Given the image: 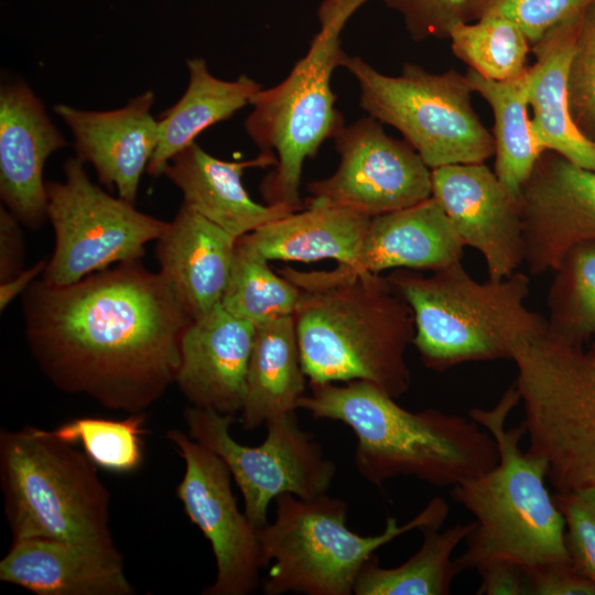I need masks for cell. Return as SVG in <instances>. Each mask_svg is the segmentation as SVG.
I'll return each instance as SVG.
<instances>
[{
  "instance_id": "1",
  "label": "cell",
  "mask_w": 595,
  "mask_h": 595,
  "mask_svg": "<svg viewBox=\"0 0 595 595\" xmlns=\"http://www.w3.org/2000/svg\"><path fill=\"white\" fill-rule=\"evenodd\" d=\"M34 360L60 390L144 413L175 382L193 321L170 284L140 260L66 285L43 278L21 295Z\"/></svg>"
},
{
  "instance_id": "2",
  "label": "cell",
  "mask_w": 595,
  "mask_h": 595,
  "mask_svg": "<svg viewBox=\"0 0 595 595\" xmlns=\"http://www.w3.org/2000/svg\"><path fill=\"white\" fill-rule=\"evenodd\" d=\"M300 289L294 312L310 385L364 380L398 399L411 385V307L380 273L336 277L328 270H278Z\"/></svg>"
},
{
  "instance_id": "3",
  "label": "cell",
  "mask_w": 595,
  "mask_h": 595,
  "mask_svg": "<svg viewBox=\"0 0 595 595\" xmlns=\"http://www.w3.org/2000/svg\"><path fill=\"white\" fill-rule=\"evenodd\" d=\"M394 400L371 382L353 380L310 385L298 409L350 428L356 469L377 487L398 476L454 487L497 465L495 439L470 418L436 409L412 412Z\"/></svg>"
},
{
  "instance_id": "4",
  "label": "cell",
  "mask_w": 595,
  "mask_h": 595,
  "mask_svg": "<svg viewBox=\"0 0 595 595\" xmlns=\"http://www.w3.org/2000/svg\"><path fill=\"white\" fill-rule=\"evenodd\" d=\"M520 401L515 383L491 409L473 408L468 416L495 439L497 465L452 487V498L473 517L475 527L466 549L455 559L459 569H477L494 559L522 567L571 561L563 515L545 479V459L521 448L524 425L507 428Z\"/></svg>"
},
{
  "instance_id": "5",
  "label": "cell",
  "mask_w": 595,
  "mask_h": 595,
  "mask_svg": "<svg viewBox=\"0 0 595 595\" xmlns=\"http://www.w3.org/2000/svg\"><path fill=\"white\" fill-rule=\"evenodd\" d=\"M387 278L412 310V345L422 364L437 372L465 363L512 360L548 328L547 318L526 306L530 279L523 272L478 282L458 261L430 274L396 269Z\"/></svg>"
},
{
  "instance_id": "6",
  "label": "cell",
  "mask_w": 595,
  "mask_h": 595,
  "mask_svg": "<svg viewBox=\"0 0 595 595\" xmlns=\"http://www.w3.org/2000/svg\"><path fill=\"white\" fill-rule=\"evenodd\" d=\"M369 0H323L320 30L289 75L252 97L245 129L259 151L275 164L260 183L266 204L303 208L300 196L304 162L345 123L335 108L332 76L345 52L342 32L349 18Z\"/></svg>"
},
{
  "instance_id": "7",
  "label": "cell",
  "mask_w": 595,
  "mask_h": 595,
  "mask_svg": "<svg viewBox=\"0 0 595 595\" xmlns=\"http://www.w3.org/2000/svg\"><path fill=\"white\" fill-rule=\"evenodd\" d=\"M274 519L259 528L266 595H350L364 564L382 545L412 530L442 527L450 507L434 497L411 520L387 518L382 532L360 536L346 526L348 505L323 494L302 499L282 494L274 499Z\"/></svg>"
},
{
  "instance_id": "8",
  "label": "cell",
  "mask_w": 595,
  "mask_h": 595,
  "mask_svg": "<svg viewBox=\"0 0 595 595\" xmlns=\"http://www.w3.org/2000/svg\"><path fill=\"white\" fill-rule=\"evenodd\" d=\"M73 445L34 426L0 432V479L12 540L115 545L110 494L97 465Z\"/></svg>"
},
{
  "instance_id": "9",
  "label": "cell",
  "mask_w": 595,
  "mask_h": 595,
  "mask_svg": "<svg viewBox=\"0 0 595 595\" xmlns=\"http://www.w3.org/2000/svg\"><path fill=\"white\" fill-rule=\"evenodd\" d=\"M512 361L528 451L547 461L556 493L595 488V347L583 351L545 332Z\"/></svg>"
},
{
  "instance_id": "10",
  "label": "cell",
  "mask_w": 595,
  "mask_h": 595,
  "mask_svg": "<svg viewBox=\"0 0 595 595\" xmlns=\"http://www.w3.org/2000/svg\"><path fill=\"white\" fill-rule=\"evenodd\" d=\"M359 86L368 116L396 128L432 170L483 163L495 152L493 134L472 105L466 75L455 69L431 73L405 63L401 73H380L360 56L340 60Z\"/></svg>"
},
{
  "instance_id": "11",
  "label": "cell",
  "mask_w": 595,
  "mask_h": 595,
  "mask_svg": "<svg viewBox=\"0 0 595 595\" xmlns=\"http://www.w3.org/2000/svg\"><path fill=\"white\" fill-rule=\"evenodd\" d=\"M63 171L64 181H46V215L55 236L43 272L47 282L72 284L111 264L140 260L145 245L167 227L93 183L77 158Z\"/></svg>"
},
{
  "instance_id": "12",
  "label": "cell",
  "mask_w": 595,
  "mask_h": 595,
  "mask_svg": "<svg viewBox=\"0 0 595 595\" xmlns=\"http://www.w3.org/2000/svg\"><path fill=\"white\" fill-rule=\"evenodd\" d=\"M184 419L187 434L227 465L244 497L245 513L257 529L269 522V505L278 496L312 499L332 486L336 466L301 429L295 411L269 419L258 446L242 445L231 436L235 415L191 405Z\"/></svg>"
},
{
  "instance_id": "13",
  "label": "cell",
  "mask_w": 595,
  "mask_h": 595,
  "mask_svg": "<svg viewBox=\"0 0 595 595\" xmlns=\"http://www.w3.org/2000/svg\"><path fill=\"white\" fill-rule=\"evenodd\" d=\"M333 139L338 166L331 176L307 184L311 197L369 217L431 197L432 170L408 142L387 134L377 119L344 123Z\"/></svg>"
},
{
  "instance_id": "14",
  "label": "cell",
  "mask_w": 595,
  "mask_h": 595,
  "mask_svg": "<svg viewBox=\"0 0 595 595\" xmlns=\"http://www.w3.org/2000/svg\"><path fill=\"white\" fill-rule=\"evenodd\" d=\"M166 437L185 463L176 495L188 519L209 541L215 558V581L202 594L253 593L261 585L263 569L258 529L238 508L230 470L187 433L172 429Z\"/></svg>"
},
{
  "instance_id": "15",
  "label": "cell",
  "mask_w": 595,
  "mask_h": 595,
  "mask_svg": "<svg viewBox=\"0 0 595 595\" xmlns=\"http://www.w3.org/2000/svg\"><path fill=\"white\" fill-rule=\"evenodd\" d=\"M528 272L555 270L576 245L595 242V171L544 151L518 196Z\"/></svg>"
},
{
  "instance_id": "16",
  "label": "cell",
  "mask_w": 595,
  "mask_h": 595,
  "mask_svg": "<svg viewBox=\"0 0 595 595\" xmlns=\"http://www.w3.org/2000/svg\"><path fill=\"white\" fill-rule=\"evenodd\" d=\"M464 246L485 259L489 280H501L524 262L518 199L485 162L432 169V195Z\"/></svg>"
},
{
  "instance_id": "17",
  "label": "cell",
  "mask_w": 595,
  "mask_h": 595,
  "mask_svg": "<svg viewBox=\"0 0 595 595\" xmlns=\"http://www.w3.org/2000/svg\"><path fill=\"white\" fill-rule=\"evenodd\" d=\"M67 141L44 104L24 82L0 89V196L4 206L31 229L45 223L46 160Z\"/></svg>"
},
{
  "instance_id": "18",
  "label": "cell",
  "mask_w": 595,
  "mask_h": 595,
  "mask_svg": "<svg viewBox=\"0 0 595 595\" xmlns=\"http://www.w3.org/2000/svg\"><path fill=\"white\" fill-rule=\"evenodd\" d=\"M154 101V93L147 90L113 110L54 106L74 137L76 158L90 163L99 183L131 204L159 142V121L151 113Z\"/></svg>"
},
{
  "instance_id": "19",
  "label": "cell",
  "mask_w": 595,
  "mask_h": 595,
  "mask_svg": "<svg viewBox=\"0 0 595 595\" xmlns=\"http://www.w3.org/2000/svg\"><path fill=\"white\" fill-rule=\"evenodd\" d=\"M256 326L220 304L183 333L175 383L193 407L240 412Z\"/></svg>"
},
{
  "instance_id": "20",
  "label": "cell",
  "mask_w": 595,
  "mask_h": 595,
  "mask_svg": "<svg viewBox=\"0 0 595 595\" xmlns=\"http://www.w3.org/2000/svg\"><path fill=\"white\" fill-rule=\"evenodd\" d=\"M0 580L39 595H131L116 545L93 547L30 538L13 540L0 562Z\"/></svg>"
},
{
  "instance_id": "21",
  "label": "cell",
  "mask_w": 595,
  "mask_h": 595,
  "mask_svg": "<svg viewBox=\"0 0 595 595\" xmlns=\"http://www.w3.org/2000/svg\"><path fill=\"white\" fill-rule=\"evenodd\" d=\"M464 245L431 196L407 208L371 217L355 259L328 272L336 277L389 269L434 271L461 261Z\"/></svg>"
},
{
  "instance_id": "22",
  "label": "cell",
  "mask_w": 595,
  "mask_h": 595,
  "mask_svg": "<svg viewBox=\"0 0 595 595\" xmlns=\"http://www.w3.org/2000/svg\"><path fill=\"white\" fill-rule=\"evenodd\" d=\"M274 164V156L261 152L247 161H224L193 142L167 163L163 174L182 192L183 204L238 239L294 212L259 204L244 186L245 170Z\"/></svg>"
},
{
  "instance_id": "23",
  "label": "cell",
  "mask_w": 595,
  "mask_h": 595,
  "mask_svg": "<svg viewBox=\"0 0 595 595\" xmlns=\"http://www.w3.org/2000/svg\"><path fill=\"white\" fill-rule=\"evenodd\" d=\"M237 238L182 203L156 240L160 274L192 320L220 304Z\"/></svg>"
},
{
  "instance_id": "24",
  "label": "cell",
  "mask_w": 595,
  "mask_h": 595,
  "mask_svg": "<svg viewBox=\"0 0 595 595\" xmlns=\"http://www.w3.org/2000/svg\"><path fill=\"white\" fill-rule=\"evenodd\" d=\"M583 17L558 24L532 45L536 61L527 71V96L531 130L540 147L595 171V141L575 125L567 98L569 66Z\"/></svg>"
},
{
  "instance_id": "25",
  "label": "cell",
  "mask_w": 595,
  "mask_h": 595,
  "mask_svg": "<svg viewBox=\"0 0 595 595\" xmlns=\"http://www.w3.org/2000/svg\"><path fill=\"white\" fill-rule=\"evenodd\" d=\"M370 219L357 210L310 196L302 209L240 239L268 261L313 262L328 258L348 264L361 247Z\"/></svg>"
},
{
  "instance_id": "26",
  "label": "cell",
  "mask_w": 595,
  "mask_h": 595,
  "mask_svg": "<svg viewBox=\"0 0 595 595\" xmlns=\"http://www.w3.org/2000/svg\"><path fill=\"white\" fill-rule=\"evenodd\" d=\"M305 385L294 315L256 326L238 419L242 429L251 431L273 416L295 411Z\"/></svg>"
},
{
  "instance_id": "27",
  "label": "cell",
  "mask_w": 595,
  "mask_h": 595,
  "mask_svg": "<svg viewBox=\"0 0 595 595\" xmlns=\"http://www.w3.org/2000/svg\"><path fill=\"white\" fill-rule=\"evenodd\" d=\"M188 84L183 96L159 118V142L148 165L153 177L186 149L201 132L230 118L250 101L262 85L247 75L234 80L215 77L203 57L186 61Z\"/></svg>"
},
{
  "instance_id": "28",
  "label": "cell",
  "mask_w": 595,
  "mask_h": 595,
  "mask_svg": "<svg viewBox=\"0 0 595 595\" xmlns=\"http://www.w3.org/2000/svg\"><path fill=\"white\" fill-rule=\"evenodd\" d=\"M473 89L494 116L495 170L504 187L518 199L520 191L544 152L536 140L528 115L527 72L510 80H493L467 69Z\"/></svg>"
},
{
  "instance_id": "29",
  "label": "cell",
  "mask_w": 595,
  "mask_h": 595,
  "mask_svg": "<svg viewBox=\"0 0 595 595\" xmlns=\"http://www.w3.org/2000/svg\"><path fill=\"white\" fill-rule=\"evenodd\" d=\"M475 522L456 523L444 530L426 527L420 531L423 542L405 562L382 567L372 555L363 566L355 584L356 595H447L462 572L453 552L469 536Z\"/></svg>"
},
{
  "instance_id": "30",
  "label": "cell",
  "mask_w": 595,
  "mask_h": 595,
  "mask_svg": "<svg viewBox=\"0 0 595 595\" xmlns=\"http://www.w3.org/2000/svg\"><path fill=\"white\" fill-rule=\"evenodd\" d=\"M269 262L240 238L237 239L220 305L255 326L293 315L300 295L298 285L274 272Z\"/></svg>"
},
{
  "instance_id": "31",
  "label": "cell",
  "mask_w": 595,
  "mask_h": 595,
  "mask_svg": "<svg viewBox=\"0 0 595 595\" xmlns=\"http://www.w3.org/2000/svg\"><path fill=\"white\" fill-rule=\"evenodd\" d=\"M448 40L454 55L485 78L516 79L529 68L532 45L523 31L504 17L487 15L457 24Z\"/></svg>"
},
{
  "instance_id": "32",
  "label": "cell",
  "mask_w": 595,
  "mask_h": 595,
  "mask_svg": "<svg viewBox=\"0 0 595 595\" xmlns=\"http://www.w3.org/2000/svg\"><path fill=\"white\" fill-rule=\"evenodd\" d=\"M548 295L549 335L580 345L595 334V242L571 248L561 260Z\"/></svg>"
},
{
  "instance_id": "33",
  "label": "cell",
  "mask_w": 595,
  "mask_h": 595,
  "mask_svg": "<svg viewBox=\"0 0 595 595\" xmlns=\"http://www.w3.org/2000/svg\"><path fill=\"white\" fill-rule=\"evenodd\" d=\"M143 414H130L122 420L78 418L48 432L66 443L82 444L97 466L116 473H130L143 461Z\"/></svg>"
},
{
  "instance_id": "34",
  "label": "cell",
  "mask_w": 595,
  "mask_h": 595,
  "mask_svg": "<svg viewBox=\"0 0 595 595\" xmlns=\"http://www.w3.org/2000/svg\"><path fill=\"white\" fill-rule=\"evenodd\" d=\"M403 21L410 37L448 39L451 30L461 23L479 19L483 0H383Z\"/></svg>"
},
{
  "instance_id": "35",
  "label": "cell",
  "mask_w": 595,
  "mask_h": 595,
  "mask_svg": "<svg viewBox=\"0 0 595 595\" xmlns=\"http://www.w3.org/2000/svg\"><path fill=\"white\" fill-rule=\"evenodd\" d=\"M567 98L575 125L595 141V10L592 7L583 17L570 61Z\"/></svg>"
},
{
  "instance_id": "36",
  "label": "cell",
  "mask_w": 595,
  "mask_h": 595,
  "mask_svg": "<svg viewBox=\"0 0 595 595\" xmlns=\"http://www.w3.org/2000/svg\"><path fill=\"white\" fill-rule=\"evenodd\" d=\"M591 7L592 0H483L479 19L504 17L515 22L533 45L551 29L584 15Z\"/></svg>"
},
{
  "instance_id": "37",
  "label": "cell",
  "mask_w": 595,
  "mask_h": 595,
  "mask_svg": "<svg viewBox=\"0 0 595 595\" xmlns=\"http://www.w3.org/2000/svg\"><path fill=\"white\" fill-rule=\"evenodd\" d=\"M573 565L595 584V488L556 493Z\"/></svg>"
},
{
  "instance_id": "38",
  "label": "cell",
  "mask_w": 595,
  "mask_h": 595,
  "mask_svg": "<svg viewBox=\"0 0 595 595\" xmlns=\"http://www.w3.org/2000/svg\"><path fill=\"white\" fill-rule=\"evenodd\" d=\"M522 569L528 595H595V584L572 561Z\"/></svg>"
},
{
  "instance_id": "39",
  "label": "cell",
  "mask_w": 595,
  "mask_h": 595,
  "mask_svg": "<svg viewBox=\"0 0 595 595\" xmlns=\"http://www.w3.org/2000/svg\"><path fill=\"white\" fill-rule=\"evenodd\" d=\"M478 595H527L522 566L506 559H494L479 565Z\"/></svg>"
},
{
  "instance_id": "40",
  "label": "cell",
  "mask_w": 595,
  "mask_h": 595,
  "mask_svg": "<svg viewBox=\"0 0 595 595\" xmlns=\"http://www.w3.org/2000/svg\"><path fill=\"white\" fill-rule=\"evenodd\" d=\"M20 220L4 206L0 208V282L23 269L24 239Z\"/></svg>"
},
{
  "instance_id": "41",
  "label": "cell",
  "mask_w": 595,
  "mask_h": 595,
  "mask_svg": "<svg viewBox=\"0 0 595 595\" xmlns=\"http://www.w3.org/2000/svg\"><path fill=\"white\" fill-rule=\"evenodd\" d=\"M47 262L40 260L37 263L26 270H22L15 277L1 282L0 284V309L3 311L13 299L22 294L30 284L43 273Z\"/></svg>"
},
{
  "instance_id": "42",
  "label": "cell",
  "mask_w": 595,
  "mask_h": 595,
  "mask_svg": "<svg viewBox=\"0 0 595 595\" xmlns=\"http://www.w3.org/2000/svg\"><path fill=\"white\" fill-rule=\"evenodd\" d=\"M592 8L595 10V0H592Z\"/></svg>"
}]
</instances>
